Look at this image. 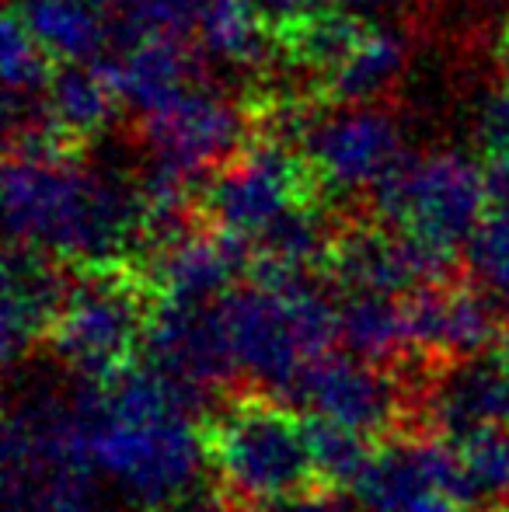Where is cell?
Instances as JSON below:
<instances>
[{"label": "cell", "instance_id": "5b68a950", "mask_svg": "<svg viewBox=\"0 0 509 512\" xmlns=\"http://www.w3.org/2000/svg\"><path fill=\"white\" fill-rule=\"evenodd\" d=\"M489 209L485 168L461 154L405 157L374 189L377 220L454 251L475 234Z\"/></svg>", "mask_w": 509, "mask_h": 512}, {"label": "cell", "instance_id": "484cf974", "mask_svg": "<svg viewBox=\"0 0 509 512\" xmlns=\"http://www.w3.org/2000/svg\"><path fill=\"white\" fill-rule=\"evenodd\" d=\"M478 140H482L485 154H509V84L496 95H489V102L482 105L478 115Z\"/></svg>", "mask_w": 509, "mask_h": 512}, {"label": "cell", "instance_id": "9a60e30c", "mask_svg": "<svg viewBox=\"0 0 509 512\" xmlns=\"http://www.w3.org/2000/svg\"><path fill=\"white\" fill-rule=\"evenodd\" d=\"M123 98L116 91L109 67L102 60L91 63H56L53 77L39 95V115L49 129L63 136L70 147L81 150L88 140L112 126Z\"/></svg>", "mask_w": 509, "mask_h": 512}, {"label": "cell", "instance_id": "8fae6325", "mask_svg": "<svg viewBox=\"0 0 509 512\" xmlns=\"http://www.w3.org/2000/svg\"><path fill=\"white\" fill-rule=\"evenodd\" d=\"M405 321L412 352L429 359H464L478 356L503 335L499 304L471 272L447 283H429L405 293Z\"/></svg>", "mask_w": 509, "mask_h": 512}, {"label": "cell", "instance_id": "7c38bea8", "mask_svg": "<svg viewBox=\"0 0 509 512\" xmlns=\"http://www.w3.org/2000/svg\"><path fill=\"white\" fill-rule=\"evenodd\" d=\"M252 265V241L231 234V230L199 223L171 244L150 251L143 269H147L157 297L178 300V304H206V300H220L227 290L245 283Z\"/></svg>", "mask_w": 509, "mask_h": 512}, {"label": "cell", "instance_id": "4316f807", "mask_svg": "<svg viewBox=\"0 0 509 512\" xmlns=\"http://www.w3.org/2000/svg\"><path fill=\"white\" fill-rule=\"evenodd\" d=\"M262 512H353V506H349L342 488H314V492L272 502Z\"/></svg>", "mask_w": 509, "mask_h": 512}, {"label": "cell", "instance_id": "d6986e66", "mask_svg": "<svg viewBox=\"0 0 509 512\" xmlns=\"http://www.w3.org/2000/svg\"><path fill=\"white\" fill-rule=\"evenodd\" d=\"M339 345L381 370H398L412 356L405 300L387 293H346L339 304Z\"/></svg>", "mask_w": 509, "mask_h": 512}, {"label": "cell", "instance_id": "83f0119b", "mask_svg": "<svg viewBox=\"0 0 509 512\" xmlns=\"http://www.w3.org/2000/svg\"><path fill=\"white\" fill-rule=\"evenodd\" d=\"M485 178H489V196L492 209L509 213V154H496L485 164Z\"/></svg>", "mask_w": 509, "mask_h": 512}, {"label": "cell", "instance_id": "836d02e7", "mask_svg": "<svg viewBox=\"0 0 509 512\" xmlns=\"http://www.w3.org/2000/svg\"><path fill=\"white\" fill-rule=\"evenodd\" d=\"M238 512H262V509H238Z\"/></svg>", "mask_w": 509, "mask_h": 512}, {"label": "cell", "instance_id": "3957f363", "mask_svg": "<svg viewBox=\"0 0 509 512\" xmlns=\"http://www.w3.org/2000/svg\"><path fill=\"white\" fill-rule=\"evenodd\" d=\"M77 450L98 474L126 488L147 509H161L189 485L206 464L203 429L189 411L171 408L154 415H126L105 401L98 380H84L74 394Z\"/></svg>", "mask_w": 509, "mask_h": 512}, {"label": "cell", "instance_id": "1f68e13d", "mask_svg": "<svg viewBox=\"0 0 509 512\" xmlns=\"http://www.w3.org/2000/svg\"><path fill=\"white\" fill-rule=\"evenodd\" d=\"M503 67H506V81H509V28L503 35Z\"/></svg>", "mask_w": 509, "mask_h": 512}, {"label": "cell", "instance_id": "f1b7e54d", "mask_svg": "<svg viewBox=\"0 0 509 512\" xmlns=\"http://www.w3.org/2000/svg\"><path fill=\"white\" fill-rule=\"evenodd\" d=\"M342 7H349V11H387V7H405L412 4V0H339Z\"/></svg>", "mask_w": 509, "mask_h": 512}, {"label": "cell", "instance_id": "ac0fdd59", "mask_svg": "<svg viewBox=\"0 0 509 512\" xmlns=\"http://www.w3.org/2000/svg\"><path fill=\"white\" fill-rule=\"evenodd\" d=\"M14 14L56 63H91L105 56L112 25L95 0H11Z\"/></svg>", "mask_w": 509, "mask_h": 512}, {"label": "cell", "instance_id": "2e32d148", "mask_svg": "<svg viewBox=\"0 0 509 512\" xmlns=\"http://www.w3.org/2000/svg\"><path fill=\"white\" fill-rule=\"evenodd\" d=\"M95 467L74 453L4 457L7 512H91Z\"/></svg>", "mask_w": 509, "mask_h": 512}, {"label": "cell", "instance_id": "ffe728a7", "mask_svg": "<svg viewBox=\"0 0 509 512\" xmlns=\"http://www.w3.org/2000/svg\"><path fill=\"white\" fill-rule=\"evenodd\" d=\"M196 39L199 53L231 67H252L276 35L255 0H210L196 25Z\"/></svg>", "mask_w": 509, "mask_h": 512}, {"label": "cell", "instance_id": "8992f818", "mask_svg": "<svg viewBox=\"0 0 509 512\" xmlns=\"http://www.w3.org/2000/svg\"><path fill=\"white\" fill-rule=\"evenodd\" d=\"M321 182L304 154L286 150L276 136L245 143L231 161L206 175L199 216L203 223L258 241L290 209L318 203Z\"/></svg>", "mask_w": 509, "mask_h": 512}, {"label": "cell", "instance_id": "4fadbf2b", "mask_svg": "<svg viewBox=\"0 0 509 512\" xmlns=\"http://www.w3.org/2000/svg\"><path fill=\"white\" fill-rule=\"evenodd\" d=\"M70 290V265L32 244L11 241L4 262V356L14 366L21 356L46 345L49 328Z\"/></svg>", "mask_w": 509, "mask_h": 512}, {"label": "cell", "instance_id": "f546056e", "mask_svg": "<svg viewBox=\"0 0 509 512\" xmlns=\"http://www.w3.org/2000/svg\"><path fill=\"white\" fill-rule=\"evenodd\" d=\"M496 352L509 363V321L503 324V335H499V342H496Z\"/></svg>", "mask_w": 509, "mask_h": 512}, {"label": "cell", "instance_id": "5bb4252c", "mask_svg": "<svg viewBox=\"0 0 509 512\" xmlns=\"http://www.w3.org/2000/svg\"><path fill=\"white\" fill-rule=\"evenodd\" d=\"M102 63L109 67L123 105L136 108L140 115L157 112L203 84L196 49L175 35L126 39L112 56H102Z\"/></svg>", "mask_w": 509, "mask_h": 512}, {"label": "cell", "instance_id": "7a4b0ae2", "mask_svg": "<svg viewBox=\"0 0 509 512\" xmlns=\"http://www.w3.org/2000/svg\"><path fill=\"white\" fill-rule=\"evenodd\" d=\"M210 478L234 509H265L279 499L325 488L314 471L304 415L279 394L238 384L203 418Z\"/></svg>", "mask_w": 509, "mask_h": 512}, {"label": "cell", "instance_id": "ba28073f", "mask_svg": "<svg viewBox=\"0 0 509 512\" xmlns=\"http://www.w3.org/2000/svg\"><path fill=\"white\" fill-rule=\"evenodd\" d=\"M325 276L342 293H387L405 297L429 283L464 276L457 251L398 230L391 223H349L339 227L325 258Z\"/></svg>", "mask_w": 509, "mask_h": 512}, {"label": "cell", "instance_id": "7402d4cb", "mask_svg": "<svg viewBox=\"0 0 509 512\" xmlns=\"http://www.w3.org/2000/svg\"><path fill=\"white\" fill-rule=\"evenodd\" d=\"M0 67H4L7 84V108L28 105V98H39L56 70V60L39 46L25 21L7 7L4 32H0Z\"/></svg>", "mask_w": 509, "mask_h": 512}, {"label": "cell", "instance_id": "d6a6232c", "mask_svg": "<svg viewBox=\"0 0 509 512\" xmlns=\"http://www.w3.org/2000/svg\"><path fill=\"white\" fill-rule=\"evenodd\" d=\"M95 4L98 7H116V11H119V7H123V0H95Z\"/></svg>", "mask_w": 509, "mask_h": 512}, {"label": "cell", "instance_id": "30bf717a", "mask_svg": "<svg viewBox=\"0 0 509 512\" xmlns=\"http://www.w3.org/2000/svg\"><path fill=\"white\" fill-rule=\"evenodd\" d=\"M143 143L150 161L189 175H213L248 143V119L238 105L210 95L199 84L171 105L143 115Z\"/></svg>", "mask_w": 509, "mask_h": 512}, {"label": "cell", "instance_id": "4dcf8cb0", "mask_svg": "<svg viewBox=\"0 0 509 512\" xmlns=\"http://www.w3.org/2000/svg\"><path fill=\"white\" fill-rule=\"evenodd\" d=\"M482 512H509V495H506V499H499V502H489Z\"/></svg>", "mask_w": 509, "mask_h": 512}, {"label": "cell", "instance_id": "9c48e42d", "mask_svg": "<svg viewBox=\"0 0 509 512\" xmlns=\"http://www.w3.org/2000/svg\"><path fill=\"white\" fill-rule=\"evenodd\" d=\"M304 157L321 189L374 192L405 161L401 129L384 108L342 105L307 133Z\"/></svg>", "mask_w": 509, "mask_h": 512}, {"label": "cell", "instance_id": "603a6c76", "mask_svg": "<svg viewBox=\"0 0 509 512\" xmlns=\"http://www.w3.org/2000/svg\"><path fill=\"white\" fill-rule=\"evenodd\" d=\"M210 0H123L119 7V39H140V35H175L189 39L203 18Z\"/></svg>", "mask_w": 509, "mask_h": 512}, {"label": "cell", "instance_id": "e575fe53", "mask_svg": "<svg viewBox=\"0 0 509 512\" xmlns=\"http://www.w3.org/2000/svg\"><path fill=\"white\" fill-rule=\"evenodd\" d=\"M150 512H154V509H150Z\"/></svg>", "mask_w": 509, "mask_h": 512}, {"label": "cell", "instance_id": "277c9868", "mask_svg": "<svg viewBox=\"0 0 509 512\" xmlns=\"http://www.w3.org/2000/svg\"><path fill=\"white\" fill-rule=\"evenodd\" d=\"M157 290L140 258L70 265V290L46 349L77 380H116L140 366Z\"/></svg>", "mask_w": 509, "mask_h": 512}, {"label": "cell", "instance_id": "cb8c5ba5", "mask_svg": "<svg viewBox=\"0 0 509 512\" xmlns=\"http://www.w3.org/2000/svg\"><path fill=\"white\" fill-rule=\"evenodd\" d=\"M464 471H468L475 502H499L509 495V425L485 429L478 436L464 439L461 446Z\"/></svg>", "mask_w": 509, "mask_h": 512}, {"label": "cell", "instance_id": "44dd1931", "mask_svg": "<svg viewBox=\"0 0 509 512\" xmlns=\"http://www.w3.org/2000/svg\"><path fill=\"white\" fill-rule=\"evenodd\" d=\"M304 436L321 485L342 488V492H353L360 474L367 471V464L377 453V443L370 436L342 422H332L325 415H314V411L304 415Z\"/></svg>", "mask_w": 509, "mask_h": 512}, {"label": "cell", "instance_id": "52a82bcc", "mask_svg": "<svg viewBox=\"0 0 509 512\" xmlns=\"http://www.w3.org/2000/svg\"><path fill=\"white\" fill-rule=\"evenodd\" d=\"M286 401L349 425L374 443L412 432V398L398 370L370 366L349 352L311 359L290 384Z\"/></svg>", "mask_w": 509, "mask_h": 512}, {"label": "cell", "instance_id": "d4e9b609", "mask_svg": "<svg viewBox=\"0 0 509 512\" xmlns=\"http://www.w3.org/2000/svg\"><path fill=\"white\" fill-rule=\"evenodd\" d=\"M468 272L503 307H509V213L492 209L468 237Z\"/></svg>", "mask_w": 509, "mask_h": 512}, {"label": "cell", "instance_id": "6da1fadb", "mask_svg": "<svg viewBox=\"0 0 509 512\" xmlns=\"http://www.w3.org/2000/svg\"><path fill=\"white\" fill-rule=\"evenodd\" d=\"M7 234L67 265L136 258L147 248L140 192L95 175L77 154L4 161Z\"/></svg>", "mask_w": 509, "mask_h": 512}, {"label": "cell", "instance_id": "e0dca14e", "mask_svg": "<svg viewBox=\"0 0 509 512\" xmlns=\"http://www.w3.org/2000/svg\"><path fill=\"white\" fill-rule=\"evenodd\" d=\"M405 63V42L398 32L381 28L363 18V25L353 32L332 67L318 77L321 98L335 105H363L377 98L394 77L401 74Z\"/></svg>", "mask_w": 509, "mask_h": 512}]
</instances>
